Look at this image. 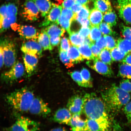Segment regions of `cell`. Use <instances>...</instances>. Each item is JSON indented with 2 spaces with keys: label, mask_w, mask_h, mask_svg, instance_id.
<instances>
[{
  "label": "cell",
  "mask_w": 131,
  "mask_h": 131,
  "mask_svg": "<svg viewBox=\"0 0 131 131\" xmlns=\"http://www.w3.org/2000/svg\"><path fill=\"white\" fill-rule=\"evenodd\" d=\"M83 113L87 118L97 122L104 131H111L112 123L107 108L95 93H86L83 97Z\"/></svg>",
  "instance_id": "6da1fadb"
},
{
  "label": "cell",
  "mask_w": 131,
  "mask_h": 131,
  "mask_svg": "<svg viewBox=\"0 0 131 131\" xmlns=\"http://www.w3.org/2000/svg\"><path fill=\"white\" fill-rule=\"evenodd\" d=\"M101 95L108 111L114 114L130 102L131 98L129 93L115 84L102 92Z\"/></svg>",
  "instance_id": "7a4b0ae2"
},
{
  "label": "cell",
  "mask_w": 131,
  "mask_h": 131,
  "mask_svg": "<svg viewBox=\"0 0 131 131\" xmlns=\"http://www.w3.org/2000/svg\"><path fill=\"white\" fill-rule=\"evenodd\" d=\"M35 96L27 88L15 90L6 95V102L13 109L21 112L28 111Z\"/></svg>",
  "instance_id": "3957f363"
},
{
  "label": "cell",
  "mask_w": 131,
  "mask_h": 131,
  "mask_svg": "<svg viewBox=\"0 0 131 131\" xmlns=\"http://www.w3.org/2000/svg\"><path fill=\"white\" fill-rule=\"evenodd\" d=\"M4 56V64L6 67H12L16 63V51L12 41L4 39L1 41V47Z\"/></svg>",
  "instance_id": "277c9868"
},
{
  "label": "cell",
  "mask_w": 131,
  "mask_h": 131,
  "mask_svg": "<svg viewBox=\"0 0 131 131\" xmlns=\"http://www.w3.org/2000/svg\"><path fill=\"white\" fill-rule=\"evenodd\" d=\"M39 124L28 118L21 116L14 124L6 129L7 131H37Z\"/></svg>",
  "instance_id": "5b68a950"
},
{
  "label": "cell",
  "mask_w": 131,
  "mask_h": 131,
  "mask_svg": "<svg viewBox=\"0 0 131 131\" xmlns=\"http://www.w3.org/2000/svg\"><path fill=\"white\" fill-rule=\"evenodd\" d=\"M24 73L23 65L21 62H16L10 70L3 74L2 78L6 83H12L22 77Z\"/></svg>",
  "instance_id": "8992f818"
},
{
  "label": "cell",
  "mask_w": 131,
  "mask_h": 131,
  "mask_svg": "<svg viewBox=\"0 0 131 131\" xmlns=\"http://www.w3.org/2000/svg\"><path fill=\"white\" fill-rule=\"evenodd\" d=\"M11 27L14 31H17L20 36L27 40H36L39 34L36 29L32 26L20 25L14 23Z\"/></svg>",
  "instance_id": "52a82bcc"
},
{
  "label": "cell",
  "mask_w": 131,
  "mask_h": 131,
  "mask_svg": "<svg viewBox=\"0 0 131 131\" xmlns=\"http://www.w3.org/2000/svg\"><path fill=\"white\" fill-rule=\"evenodd\" d=\"M116 8L121 18L131 25V0H117Z\"/></svg>",
  "instance_id": "ba28073f"
},
{
  "label": "cell",
  "mask_w": 131,
  "mask_h": 131,
  "mask_svg": "<svg viewBox=\"0 0 131 131\" xmlns=\"http://www.w3.org/2000/svg\"><path fill=\"white\" fill-rule=\"evenodd\" d=\"M40 11L32 0H26L21 14L26 20L35 21L39 17Z\"/></svg>",
  "instance_id": "9c48e42d"
},
{
  "label": "cell",
  "mask_w": 131,
  "mask_h": 131,
  "mask_svg": "<svg viewBox=\"0 0 131 131\" xmlns=\"http://www.w3.org/2000/svg\"><path fill=\"white\" fill-rule=\"evenodd\" d=\"M29 111L32 114L46 117L50 114L51 110L43 100L35 97Z\"/></svg>",
  "instance_id": "30bf717a"
},
{
  "label": "cell",
  "mask_w": 131,
  "mask_h": 131,
  "mask_svg": "<svg viewBox=\"0 0 131 131\" xmlns=\"http://www.w3.org/2000/svg\"><path fill=\"white\" fill-rule=\"evenodd\" d=\"M63 9L62 6L53 3L52 7L41 24V27H47L50 25L57 24Z\"/></svg>",
  "instance_id": "8fae6325"
},
{
  "label": "cell",
  "mask_w": 131,
  "mask_h": 131,
  "mask_svg": "<svg viewBox=\"0 0 131 131\" xmlns=\"http://www.w3.org/2000/svg\"><path fill=\"white\" fill-rule=\"evenodd\" d=\"M90 68L101 75L107 77H111L113 73L110 67L96 57L94 60L86 62Z\"/></svg>",
  "instance_id": "7c38bea8"
},
{
  "label": "cell",
  "mask_w": 131,
  "mask_h": 131,
  "mask_svg": "<svg viewBox=\"0 0 131 131\" xmlns=\"http://www.w3.org/2000/svg\"><path fill=\"white\" fill-rule=\"evenodd\" d=\"M83 98L79 95H75L68 100L67 108L73 115L81 116L83 113Z\"/></svg>",
  "instance_id": "4fadbf2b"
},
{
  "label": "cell",
  "mask_w": 131,
  "mask_h": 131,
  "mask_svg": "<svg viewBox=\"0 0 131 131\" xmlns=\"http://www.w3.org/2000/svg\"><path fill=\"white\" fill-rule=\"evenodd\" d=\"M42 48L36 40H31L23 43L21 50L24 53L35 55L40 57L42 55Z\"/></svg>",
  "instance_id": "5bb4252c"
},
{
  "label": "cell",
  "mask_w": 131,
  "mask_h": 131,
  "mask_svg": "<svg viewBox=\"0 0 131 131\" xmlns=\"http://www.w3.org/2000/svg\"><path fill=\"white\" fill-rule=\"evenodd\" d=\"M38 58L35 55L24 53L23 59L26 72L29 77L32 75L38 63Z\"/></svg>",
  "instance_id": "9a60e30c"
},
{
  "label": "cell",
  "mask_w": 131,
  "mask_h": 131,
  "mask_svg": "<svg viewBox=\"0 0 131 131\" xmlns=\"http://www.w3.org/2000/svg\"><path fill=\"white\" fill-rule=\"evenodd\" d=\"M72 115L68 108H63L57 110L53 116V120L60 124L68 125Z\"/></svg>",
  "instance_id": "2e32d148"
},
{
  "label": "cell",
  "mask_w": 131,
  "mask_h": 131,
  "mask_svg": "<svg viewBox=\"0 0 131 131\" xmlns=\"http://www.w3.org/2000/svg\"><path fill=\"white\" fill-rule=\"evenodd\" d=\"M78 115H73L68 124L72 131H84L86 125L85 121L83 120Z\"/></svg>",
  "instance_id": "e0dca14e"
},
{
  "label": "cell",
  "mask_w": 131,
  "mask_h": 131,
  "mask_svg": "<svg viewBox=\"0 0 131 131\" xmlns=\"http://www.w3.org/2000/svg\"><path fill=\"white\" fill-rule=\"evenodd\" d=\"M40 10L42 17L48 14L52 7L53 3L50 0H32Z\"/></svg>",
  "instance_id": "ac0fdd59"
},
{
  "label": "cell",
  "mask_w": 131,
  "mask_h": 131,
  "mask_svg": "<svg viewBox=\"0 0 131 131\" xmlns=\"http://www.w3.org/2000/svg\"><path fill=\"white\" fill-rule=\"evenodd\" d=\"M44 29L50 37H63L65 32V29L59 27V25L57 23L51 24Z\"/></svg>",
  "instance_id": "d6986e66"
},
{
  "label": "cell",
  "mask_w": 131,
  "mask_h": 131,
  "mask_svg": "<svg viewBox=\"0 0 131 131\" xmlns=\"http://www.w3.org/2000/svg\"><path fill=\"white\" fill-rule=\"evenodd\" d=\"M38 41L44 50H51L53 46L50 43V38L45 29L39 34Z\"/></svg>",
  "instance_id": "ffe728a7"
},
{
  "label": "cell",
  "mask_w": 131,
  "mask_h": 131,
  "mask_svg": "<svg viewBox=\"0 0 131 131\" xmlns=\"http://www.w3.org/2000/svg\"><path fill=\"white\" fill-rule=\"evenodd\" d=\"M103 16V13L98 9L94 8L92 10L89 17L91 25L99 27L102 22Z\"/></svg>",
  "instance_id": "44dd1931"
},
{
  "label": "cell",
  "mask_w": 131,
  "mask_h": 131,
  "mask_svg": "<svg viewBox=\"0 0 131 131\" xmlns=\"http://www.w3.org/2000/svg\"><path fill=\"white\" fill-rule=\"evenodd\" d=\"M67 52L69 58L74 64L79 63L83 61V59L78 47L72 45Z\"/></svg>",
  "instance_id": "7402d4cb"
},
{
  "label": "cell",
  "mask_w": 131,
  "mask_h": 131,
  "mask_svg": "<svg viewBox=\"0 0 131 131\" xmlns=\"http://www.w3.org/2000/svg\"><path fill=\"white\" fill-rule=\"evenodd\" d=\"M94 2L95 8L103 14H105L113 9L109 0H95Z\"/></svg>",
  "instance_id": "603a6c76"
},
{
  "label": "cell",
  "mask_w": 131,
  "mask_h": 131,
  "mask_svg": "<svg viewBox=\"0 0 131 131\" xmlns=\"http://www.w3.org/2000/svg\"><path fill=\"white\" fill-rule=\"evenodd\" d=\"M117 47L121 51L128 54L131 53V41L119 38L117 41Z\"/></svg>",
  "instance_id": "cb8c5ba5"
},
{
  "label": "cell",
  "mask_w": 131,
  "mask_h": 131,
  "mask_svg": "<svg viewBox=\"0 0 131 131\" xmlns=\"http://www.w3.org/2000/svg\"><path fill=\"white\" fill-rule=\"evenodd\" d=\"M17 16H7L0 21V28L1 32L4 31L15 23Z\"/></svg>",
  "instance_id": "d4e9b609"
},
{
  "label": "cell",
  "mask_w": 131,
  "mask_h": 131,
  "mask_svg": "<svg viewBox=\"0 0 131 131\" xmlns=\"http://www.w3.org/2000/svg\"><path fill=\"white\" fill-rule=\"evenodd\" d=\"M78 49L83 59L91 60L95 58L96 57L93 55L89 45L85 44H83L79 47Z\"/></svg>",
  "instance_id": "484cf974"
},
{
  "label": "cell",
  "mask_w": 131,
  "mask_h": 131,
  "mask_svg": "<svg viewBox=\"0 0 131 131\" xmlns=\"http://www.w3.org/2000/svg\"><path fill=\"white\" fill-rule=\"evenodd\" d=\"M118 76L123 78L131 79V66L122 63L119 65Z\"/></svg>",
  "instance_id": "4316f807"
},
{
  "label": "cell",
  "mask_w": 131,
  "mask_h": 131,
  "mask_svg": "<svg viewBox=\"0 0 131 131\" xmlns=\"http://www.w3.org/2000/svg\"><path fill=\"white\" fill-rule=\"evenodd\" d=\"M69 34L72 45L78 47L84 43L85 38L80 35L78 32L71 31Z\"/></svg>",
  "instance_id": "83f0119b"
},
{
  "label": "cell",
  "mask_w": 131,
  "mask_h": 131,
  "mask_svg": "<svg viewBox=\"0 0 131 131\" xmlns=\"http://www.w3.org/2000/svg\"><path fill=\"white\" fill-rule=\"evenodd\" d=\"M103 20L111 27L115 26L117 23V17L114 11L112 9L104 14L103 16Z\"/></svg>",
  "instance_id": "f1b7e54d"
},
{
  "label": "cell",
  "mask_w": 131,
  "mask_h": 131,
  "mask_svg": "<svg viewBox=\"0 0 131 131\" xmlns=\"http://www.w3.org/2000/svg\"><path fill=\"white\" fill-rule=\"evenodd\" d=\"M73 21L69 18L61 14L57 24L60 25L62 28L64 29L69 34L71 30L70 27Z\"/></svg>",
  "instance_id": "f546056e"
},
{
  "label": "cell",
  "mask_w": 131,
  "mask_h": 131,
  "mask_svg": "<svg viewBox=\"0 0 131 131\" xmlns=\"http://www.w3.org/2000/svg\"><path fill=\"white\" fill-rule=\"evenodd\" d=\"M85 121L86 125L84 131H104L95 121L88 118Z\"/></svg>",
  "instance_id": "4dcf8cb0"
},
{
  "label": "cell",
  "mask_w": 131,
  "mask_h": 131,
  "mask_svg": "<svg viewBox=\"0 0 131 131\" xmlns=\"http://www.w3.org/2000/svg\"><path fill=\"white\" fill-rule=\"evenodd\" d=\"M98 59L106 64L111 65L113 63V60L110 50L106 48L103 49L100 54Z\"/></svg>",
  "instance_id": "1f68e13d"
},
{
  "label": "cell",
  "mask_w": 131,
  "mask_h": 131,
  "mask_svg": "<svg viewBox=\"0 0 131 131\" xmlns=\"http://www.w3.org/2000/svg\"><path fill=\"white\" fill-rule=\"evenodd\" d=\"M68 73L71 76L73 81L76 82L79 85L83 87L88 88V84L83 80L80 72L74 71Z\"/></svg>",
  "instance_id": "d6a6232c"
},
{
  "label": "cell",
  "mask_w": 131,
  "mask_h": 131,
  "mask_svg": "<svg viewBox=\"0 0 131 131\" xmlns=\"http://www.w3.org/2000/svg\"><path fill=\"white\" fill-rule=\"evenodd\" d=\"M113 61L122 62L127 54L121 51L117 47L110 50Z\"/></svg>",
  "instance_id": "836d02e7"
},
{
  "label": "cell",
  "mask_w": 131,
  "mask_h": 131,
  "mask_svg": "<svg viewBox=\"0 0 131 131\" xmlns=\"http://www.w3.org/2000/svg\"><path fill=\"white\" fill-rule=\"evenodd\" d=\"M102 36V33L99 27L92 26L91 28V32L88 37L93 42H94L99 39Z\"/></svg>",
  "instance_id": "e575fe53"
},
{
  "label": "cell",
  "mask_w": 131,
  "mask_h": 131,
  "mask_svg": "<svg viewBox=\"0 0 131 131\" xmlns=\"http://www.w3.org/2000/svg\"><path fill=\"white\" fill-rule=\"evenodd\" d=\"M59 57L61 61L67 68H71L73 66L74 63L69 58L67 52L60 50Z\"/></svg>",
  "instance_id": "d590c367"
},
{
  "label": "cell",
  "mask_w": 131,
  "mask_h": 131,
  "mask_svg": "<svg viewBox=\"0 0 131 131\" xmlns=\"http://www.w3.org/2000/svg\"><path fill=\"white\" fill-rule=\"evenodd\" d=\"M99 27L101 32L104 35H115V32L113 31L111 26L105 22L101 23Z\"/></svg>",
  "instance_id": "8d00e7d4"
},
{
  "label": "cell",
  "mask_w": 131,
  "mask_h": 131,
  "mask_svg": "<svg viewBox=\"0 0 131 131\" xmlns=\"http://www.w3.org/2000/svg\"><path fill=\"white\" fill-rule=\"evenodd\" d=\"M81 73L82 77L88 84V88H92V80L89 70L85 68H83L81 70Z\"/></svg>",
  "instance_id": "74e56055"
},
{
  "label": "cell",
  "mask_w": 131,
  "mask_h": 131,
  "mask_svg": "<svg viewBox=\"0 0 131 131\" xmlns=\"http://www.w3.org/2000/svg\"><path fill=\"white\" fill-rule=\"evenodd\" d=\"M120 28L121 34L124 38L131 41V27L121 24Z\"/></svg>",
  "instance_id": "f35d334b"
},
{
  "label": "cell",
  "mask_w": 131,
  "mask_h": 131,
  "mask_svg": "<svg viewBox=\"0 0 131 131\" xmlns=\"http://www.w3.org/2000/svg\"><path fill=\"white\" fill-rule=\"evenodd\" d=\"M106 41V48L110 50L117 47V42L113 37L108 35H104Z\"/></svg>",
  "instance_id": "ab89813d"
},
{
  "label": "cell",
  "mask_w": 131,
  "mask_h": 131,
  "mask_svg": "<svg viewBox=\"0 0 131 131\" xmlns=\"http://www.w3.org/2000/svg\"><path fill=\"white\" fill-rule=\"evenodd\" d=\"M119 87L121 89L127 93H131V79L122 80L119 83Z\"/></svg>",
  "instance_id": "60d3db41"
},
{
  "label": "cell",
  "mask_w": 131,
  "mask_h": 131,
  "mask_svg": "<svg viewBox=\"0 0 131 131\" xmlns=\"http://www.w3.org/2000/svg\"><path fill=\"white\" fill-rule=\"evenodd\" d=\"M72 45L70 41L67 38L63 37L60 41V50L67 52Z\"/></svg>",
  "instance_id": "b9f144b4"
},
{
  "label": "cell",
  "mask_w": 131,
  "mask_h": 131,
  "mask_svg": "<svg viewBox=\"0 0 131 131\" xmlns=\"http://www.w3.org/2000/svg\"><path fill=\"white\" fill-rule=\"evenodd\" d=\"M91 11L87 6H83L82 7L77 14V16L84 18H89Z\"/></svg>",
  "instance_id": "7bdbcfd3"
},
{
  "label": "cell",
  "mask_w": 131,
  "mask_h": 131,
  "mask_svg": "<svg viewBox=\"0 0 131 131\" xmlns=\"http://www.w3.org/2000/svg\"><path fill=\"white\" fill-rule=\"evenodd\" d=\"M17 8L15 5L12 3L7 4V12L6 16H17Z\"/></svg>",
  "instance_id": "ee69618b"
},
{
  "label": "cell",
  "mask_w": 131,
  "mask_h": 131,
  "mask_svg": "<svg viewBox=\"0 0 131 131\" xmlns=\"http://www.w3.org/2000/svg\"><path fill=\"white\" fill-rule=\"evenodd\" d=\"M124 112L128 122L131 125V101L124 106Z\"/></svg>",
  "instance_id": "f6af8a7d"
},
{
  "label": "cell",
  "mask_w": 131,
  "mask_h": 131,
  "mask_svg": "<svg viewBox=\"0 0 131 131\" xmlns=\"http://www.w3.org/2000/svg\"><path fill=\"white\" fill-rule=\"evenodd\" d=\"M75 20L81 24L82 27H89L91 28L92 26L89 18H84L77 16Z\"/></svg>",
  "instance_id": "bcb514c9"
},
{
  "label": "cell",
  "mask_w": 131,
  "mask_h": 131,
  "mask_svg": "<svg viewBox=\"0 0 131 131\" xmlns=\"http://www.w3.org/2000/svg\"><path fill=\"white\" fill-rule=\"evenodd\" d=\"M95 44L102 50L106 48V41L105 38L104 36L101 37L96 41Z\"/></svg>",
  "instance_id": "7dc6e473"
},
{
  "label": "cell",
  "mask_w": 131,
  "mask_h": 131,
  "mask_svg": "<svg viewBox=\"0 0 131 131\" xmlns=\"http://www.w3.org/2000/svg\"><path fill=\"white\" fill-rule=\"evenodd\" d=\"M91 31V28L89 27H82L79 31L80 35L84 38L88 37Z\"/></svg>",
  "instance_id": "c3c4849f"
},
{
  "label": "cell",
  "mask_w": 131,
  "mask_h": 131,
  "mask_svg": "<svg viewBox=\"0 0 131 131\" xmlns=\"http://www.w3.org/2000/svg\"><path fill=\"white\" fill-rule=\"evenodd\" d=\"M90 47H91L93 55L95 57L98 58L102 50L98 47L96 44L94 43V42H93L92 44L90 46Z\"/></svg>",
  "instance_id": "681fc988"
},
{
  "label": "cell",
  "mask_w": 131,
  "mask_h": 131,
  "mask_svg": "<svg viewBox=\"0 0 131 131\" xmlns=\"http://www.w3.org/2000/svg\"><path fill=\"white\" fill-rule=\"evenodd\" d=\"M76 2L75 0H64L62 3L61 6L63 8L70 9Z\"/></svg>",
  "instance_id": "f907efd6"
},
{
  "label": "cell",
  "mask_w": 131,
  "mask_h": 131,
  "mask_svg": "<svg viewBox=\"0 0 131 131\" xmlns=\"http://www.w3.org/2000/svg\"><path fill=\"white\" fill-rule=\"evenodd\" d=\"M7 4H5L1 6L0 9V21L6 17L7 12Z\"/></svg>",
  "instance_id": "816d5d0a"
},
{
  "label": "cell",
  "mask_w": 131,
  "mask_h": 131,
  "mask_svg": "<svg viewBox=\"0 0 131 131\" xmlns=\"http://www.w3.org/2000/svg\"><path fill=\"white\" fill-rule=\"evenodd\" d=\"M83 6L78 3L76 2L70 8L75 14H77L82 7Z\"/></svg>",
  "instance_id": "f5cc1de1"
},
{
  "label": "cell",
  "mask_w": 131,
  "mask_h": 131,
  "mask_svg": "<svg viewBox=\"0 0 131 131\" xmlns=\"http://www.w3.org/2000/svg\"><path fill=\"white\" fill-rule=\"evenodd\" d=\"M50 43L52 46H56L61 41L60 37H50Z\"/></svg>",
  "instance_id": "db71d44e"
},
{
  "label": "cell",
  "mask_w": 131,
  "mask_h": 131,
  "mask_svg": "<svg viewBox=\"0 0 131 131\" xmlns=\"http://www.w3.org/2000/svg\"><path fill=\"white\" fill-rule=\"evenodd\" d=\"M122 62L131 66V53L128 54Z\"/></svg>",
  "instance_id": "11a10c76"
},
{
  "label": "cell",
  "mask_w": 131,
  "mask_h": 131,
  "mask_svg": "<svg viewBox=\"0 0 131 131\" xmlns=\"http://www.w3.org/2000/svg\"><path fill=\"white\" fill-rule=\"evenodd\" d=\"M76 2L79 3L82 5L87 6L92 0H75Z\"/></svg>",
  "instance_id": "9f6ffc18"
},
{
  "label": "cell",
  "mask_w": 131,
  "mask_h": 131,
  "mask_svg": "<svg viewBox=\"0 0 131 131\" xmlns=\"http://www.w3.org/2000/svg\"><path fill=\"white\" fill-rule=\"evenodd\" d=\"M0 61H1V68H2L3 65L4 64V56L1 49L0 48Z\"/></svg>",
  "instance_id": "6f0895ef"
},
{
  "label": "cell",
  "mask_w": 131,
  "mask_h": 131,
  "mask_svg": "<svg viewBox=\"0 0 131 131\" xmlns=\"http://www.w3.org/2000/svg\"><path fill=\"white\" fill-rule=\"evenodd\" d=\"M93 43L89 37L85 38L84 43L89 46H91L92 44Z\"/></svg>",
  "instance_id": "680465c9"
},
{
  "label": "cell",
  "mask_w": 131,
  "mask_h": 131,
  "mask_svg": "<svg viewBox=\"0 0 131 131\" xmlns=\"http://www.w3.org/2000/svg\"><path fill=\"white\" fill-rule=\"evenodd\" d=\"M50 131H68V130L64 128L60 127L52 129Z\"/></svg>",
  "instance_id": "91938a15"
},
{
  "label": "cell",
  "mask_w": 131,
  "mask_h": 131,
  "mask_svg": "<svg viewBox=\"0 0 131 131\" xmlns=\"http://www.w3.org/2000/svg\"><path fill=\"white\" fill-rule=\"evenodd\" d=\"M55 1L58 2L60 4H61L63 3V0H55Z\"/></svg>",
  "instance_id": "94428289"
},
{
  "label": "cell",
  "mask_w": 131,
  "mask_h": 131,
  "mask_svg": "<svg viewBox=\"0 0 131 131\" xmlns=\"http://www.w3.org/2000/svg\"><path fill=\"white\" fill-rule=\"evenodd\" d=\"M95 0H92V1L93 2H94Z\"/></svg>",
  "instance_id": "6125c7cd"
}]
</instances>
